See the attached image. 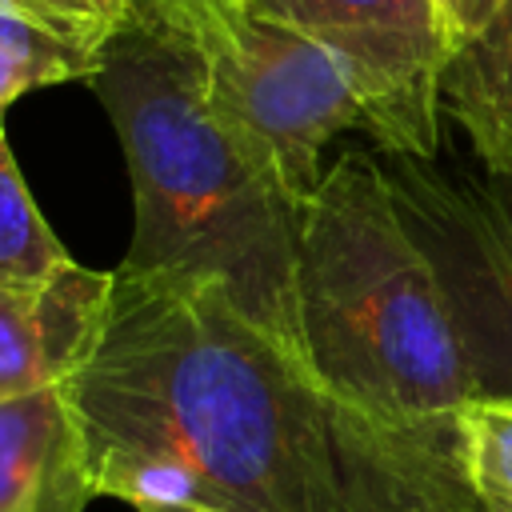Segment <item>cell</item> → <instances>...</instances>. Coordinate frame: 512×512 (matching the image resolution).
Masks as SVG:
<instances>
[{
	"instance_id": "7a4b0ae2",
	"label": "cell",
	"mask_w": 512,
	"mask_h": 512,
	"mask_svg": "<svg viewBox=\"0 0 512 512\" xmlns=\"http://www.w3.org/2000/svg\"><path fill=\"white\" fill-rule=\"evenodd\" d=\"M88 88L132 176V240L116 268L212 280L248 320L308 360L296 300L304 208L216 120L200 40L160 0H132Z\"/></svg>"
},
{
	"instance_id": "2e32d148",
	"label": "cell",
	"mask_w": 512,
	"mask_h": 512,
	"mask_svg": "<svg viewBox=\"0 0 512 512\" xmlns=\"http://www.w3.org/2000/svg\"><path fill=\"white\" fill-rule=\"evenodd\" d=\"M440 8H444V16H448V24H452V36L460 40V36H468V32L488 16L492 0H440Z\"/></svg>"
},
{
	"instance_id": "ba28073f",
	"label": "cell",
	"mask_w": 512,
	"mask_h": 512,
	"mask_svg": "<svg viewBox=\"0 0 512 512\" xmlns=\"http://www.w3.org/2000/svg\"><path fill=\"white\" fill-rule=\"evenodd\" d=\"M112 272L72 264L44 288H0V400L68 384L80 368Z\"/></svg>"
},
{
	"instance_id": "ac0fdd59",
	"label": "cell",
	"mask_w": 512,
	"mask_h": 512,
	"mask_svg": "<svg viewBox=\"0 0 512 512\" xmlns=\"http://www.w3.org/2000/svg\"><path fill=\"white\" fill-rule=\"evenodd\" d=\"M488 512H500V508H488Z\"/></svg>"
},
{
	"instance_id": "9c48e42d",
	"label": "cell",
	"mask_w": 512,
	"mask_h": 512,
	"mask_svg": "<svg viewBox=\"0 0 512 512\" xmlns=\"http://www.w3.org/2000/svg\"><path fill=\"white\" fill-rule=\"evenodd\" d=\"M440 120L456 124L464 148L492 172H512V0L456 40L440 84Z\"/></svg>"
},
{
	"instance_id": "277c9868",
	"label": "cell",
	"mask_w": 512,
	"mask_h": 512,
	"mask_svg": "<svg viewBox=\"0 0 512 512\" xmlns=\"http://www.w3.org/2000/svg\"><path fill=\"white\" fill-rule=\"evenodd\" d=\"M380 164L444 288L476 396L512 400V172L444 148Z\"/></svg>"
},
{
	"instance_id": "9a60e30c",
	"label": "cell",
	"mask_w": 512,
	"mask_h": 512,
	"mask_svg": "<svg viewBox=\"0 0 512 512\" xmlns=\"http://www.w3.org/2000/svg\"><path fill=\"white\" fill-rule=\"evenodd\" d=\"M32 4H40V8L64 16V20L96 24V28H108V32H112V28L128 16V8H132V0H32Z\"/></svg>"
},
{
	"instance_id": "6da1fadb",
	"label": "cell",
	"mask_w": 512,
	"mask_h": 512,
	"mask_svg": "<svg viewBox=\"0 0 512 512\" xmlns=\"http://www.w3.org/2000/svg\"><path fill=\"white\" fill-rule=\"evenodd\" d=\"M68 400L88 448L172 452L232 512H488L460 440L352 404L212 280L112 268Z\"/></svg>"
},
{
	"instance_id": "7c38bea8",
	"label": "cell",
	"mask_w": 512,
	"mask_h": 512,
	"mask_svg": "<svg viewBox=\"0 0 512 512\" xmlns=\"http://www.w3.org/2000/svg\"><path fill=\"white\" fill-rule=\"evenodd\" d=\"M96 492L128 500L140 508H220L232 512L228 500L180 456L156 448H92Z\"/></svg>"
},
{
	"instance_id": "e0dca14e",
	"label": "cell",
	"mask_w": 512,
	"mask_h": 512,
	"mask_svg": "<svg viewBox=\"0 0 512 512\" xmlns=\"http://www.w3.org/2000/svg\"><path fill=\"white\" fill-rule=\"evenodd\" d=\"M140 512H220V508H196V504H188V508H140Z\"/></svg>"
},
{
	"instance_id": "4fadbf2b",
	"label": "cell",
	"mask_w": 512,
	"mask_h": 512,
	"mask_svg": "<svg viewBox=\"0 0 512 512\" xmlns=\"http://www.w3.org/2000/svg\"><path fill=\"white\" fill-rule=\"evenodd\" d=\"M460 464L484 508L512 512V400L476 396L456 416Z\"/></svg>"
},
{
	"instance_id": "3957f363",
	"label": "cell",
	"mask_w": 512,
	"mask_h": 512,
	"mask_svg": "<svg viewBox=\"0 0 512 512\" xmlns=\"http://www.w3.org/2000/svg\"><path fill=\"white\" fill-rule=\"evenodd\" d=\"M296 300L316 376L372 416L436 436L476 400L444 288L380 156L344 152L300 216Z\"/></svg>"
},
{
	"instance_id": "8992f818",
	"label": "cell",
	"mask_w": 512,
	"mask_h": 512,
	"mask_svg": "<svg viewBox=\"0 0 512 512\" xmlns=\"http://www.w3.org/2000/svg\"><path fill=\"white\" fill-rule=\"evenodd\" d=\"M240 12L328 48L352 72L384 156L444 148L436 84L456 36L440 0H240Z\"/></svg>"
},
{
	"instance_id": "5bb4252c",
	"label": "cell",
	"mask_w": 512,
	"mask_h": 512,
	"mask_svg": "<svg viewBox=\"0 0 512 512\" xmlns=\"http://www.w3.org/2000/svg\"><path fill=\"white\" fill-rule=\"evenodd\" d=\"M160 4L200 40L204 52H216L220 44H228L244 20L240 0H160Z\"/></svg>"
},
{
	"instance_id": "30bf717a",
	"label": "cell",
	"mask_w": 512,
	"mask_h": 512,
	"mask_svg": "<svg viewBox=\"0 0 512 512\" xmlns=\"http://www.w3.org/2000/svg\"><path fill=\"white\" fill-rule=\"evenodd\" d=\"M108 28L64 20L32 0H0V132L24 92L84 80L100 68Z\"/></svg>"
},
{
	"instance_id": "5b68a950",
	"label": "cell",
	"mask_w": 512,
	"mask_h": 512,
	"mask_svg": "<svg viewBox=\"0 0 512 512\" xmlns=\"http://www.w3.org/2000/svg\"><path fill=\"white\" fill-rule=\"evenodd\" d=\"M204 56L216 120L300 208L324 184L328 140L348 128L372 136V112L352 72L284 24L244 16L232 40Z\"/></svg>"
},
{
	"instance_id": "52a82bcc",
	"label": "cell",
	"mask_w": 512,
	"mask_h": 512,
	"mask_svg": "<svg viewBox=\"0 0 512 512\" xmlns=\"http://www.w3.org/2000/svg\"><path fill=\"white\" fill-rule=\"evenodd\" d=\"M92 496V448L68 384L0 400V512H84Z\"/></svg>"
},
{
	"instance_id": "8fae6325",
	"label": "cell",
	"mask_w": 512,
	"mask_h": 512,
	"mask_svg": "<svg viewBox=\"0 0 512 512\" xmlns=\"http://www.w3.org/2000/svg\"><path fill=\"white\" fill-rule=\"evenodd\" d=\"M72 264L76 260L40 216L8 136L0 132V288H44Z\"/></svg>"
}]
</instances>
